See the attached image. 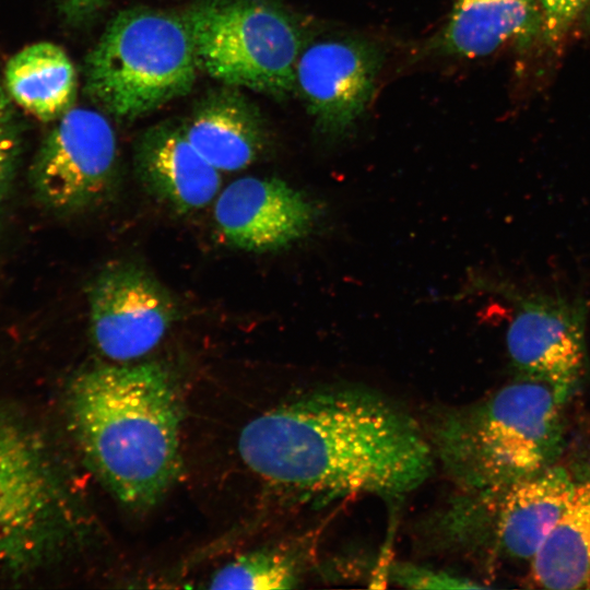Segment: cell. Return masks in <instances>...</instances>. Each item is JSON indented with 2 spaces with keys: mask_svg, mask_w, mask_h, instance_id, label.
<instances>
[{
  "mask_svg": "<svg viewBox=\"0 0 590 590\" xmlns=\"http://www.w3.org/2000/svg\"><path fill=\"white\" fill-rule=\"evenodd\" d=\"M238 451L269 484L319 502L406 494L430 476L435 459L411 415L351 388L311 391L257 416Z\"/></svg>",
  "mask_w": 590,
  "mask_h": 590,
  "instance_id": "obj_1",
  "label": "cell"
},
{
  "mask_svg": "<svg viewBox=\"0 0 590 590\" xmlns=\"http://www.w3.org/2000/svg\"><path fill=\"white\" fill-rule=\"evenodd\" d=\"M70 423L91 469L132 509L157 504L181 471L180 398L158 364L103 365L80 373Z\"/></svg>",
  "mask_w": 590,
  "mask_h": 590,
  "instance_id": "obj_2",
  "label": "cell"
},
{
  "mask_svg": "<svg viewBox=\"0 0 590 590\" xmlns=\"http://www.w3.org/2000/svg\"><path fill=\"white\" fill-rule=\"evenodd\" d=\"M565 401L547 382L520 375L474 406L441 415L434 424L435 458L467 492L498 493L553 465Z\"/></svg>",
  "mask_w": 590,
  "mask_h": 590,
  "instance_id": "obj_3",
  "label": "cell"
},
{
  "mask_svg": "<svg viewBox=\"0 0 590 590\" xmlns=\"http://www.w3.org/2000/svg\"><path fill=\"white\" fill-rule=\"evenodd\" d=\"M200 69L181 14L131 8L115 15L84 62L86 95L133 120L189 93Z\"/></svg>",
  "mask_w": 590,
  "mask_h": 590,
  "instance_id": "obj_4",
  "label": "cell"
},
{
  "mask_svg": "<svg viewBox=\"0 0 590 590\" xmlns=\"http://www.w3.org/2000/svg\"><path fill=\"white\" fill-rule=\"evenodd\" d=\"M181 15L209 75L278 97L292 92L302 38L281 8L267 0H202Z\"/></svg>",
  "mask_w": 590,
  "mask_h": 590,
  "instance_id": "obj_5",
  "label": "cell"
},
{
  "mask_svg": "<svg viewBox=\"0 0 590 590\" xmlns=\"http://www.w3.org/2000/svg\"><path fill=\"white\" fill-rule=\"evenodd\" d=\"M73 510L39 438L0 408V569L21 574L64 546Z\"/></svg>",
  "mask_w": 590,
  "mask_h": 590,
  "instance_id": "obj_6",
  "label": "cell"
},
{
  "mask_svg": "<svg viewBox=\"0 0 590 590\" xmlns=\"http://www.w3.org/2000/svg\"><path fill=\"white\" fill-rule=\"evenodd\" d=\"M34 161L31 182L39 202L57 213L101 204L117 173V141L101 113L72 107L58 119Z\"/></svg>",
  "mask_w": 590,
  "mask_h": 590,
  "instance_id": "obj_7",
  "label": "cell"
},
{
  "mask_svg": "<svg viewBox=\"0 0 590 590\" xmlns=\"http://www.w3.org/2000/svg\"><path fill=\"white\" fill-rule=\"evenodd\" d=\"M87 296L93 343L115 362L133 361L152 351L177 317L168 291L132 262L106 266Z\"/></svg>",
  "mask_w": 590,
  "mask_h": 590,
  "instance_id": "obj_8",
  "label": "cell"
},
{
  "mask_svg": "<svg viewBox=\"0 0 590 590\" xmlns=\"http://www.w3.org/2000/svg\"><path fill=\"white\" fill-rule=\"evenodd\" d=\"M381 64L380 51L366 40L329 38L302 49L295 86L322 135L345 134L367 108Z\"/></svg>",
  "mask_w": 590,
  "mask_h": 590,
  "instance_id": "obj_9",
  "label": "cell"
},
{
  "mask_svg": "<svg viewBox=\"0 0 590 590\" xmlns=\"http://www.w3.org/2000/svg\"><path fill=\"white\" fill-rule=\"evenodd\" d=\"M586 307L551 295L518 299L506 345L520 375L551 385L567 399L579 381L586 357Z\"/></svg>",
  "mask_w": 590,
  "mask_h": 590,
  "instance_id": "obj_10",
  "label": "cell"
},
{
  "mask_svg": "<svg viewBox=\"0 0 590 590\" xmlns=\"http://www.w3.org/2000/svg\"><path fill=\"white\" fill-rule=\"evenodd\" d=\"M317 214L315 204L285 181L255 176L231 182L214 208L224 239L250 252L275 251L304 238Z\"/></svg>",
  "mask_w": 590,
  "mask_h": 590,
  "instance_id": "obj_11",
  "label": "cell"
},
{
  "mask_svg": "<svg viewBox=\"0 0 590 590\" xmlns=\"http://www.w3.org/2000/svg\"><path fill=\"white\" fill-rule=\"evenodd\" d=\"M134 166L145 190L178 213L202 209L221 187L219 170L193 148L181 127L170 123L155 126L141 137Z\"/></svg>",
  "mask_w": 590,
  "mask_h": 590,
  "instance_id": "obj_12",
  "label": "cell"
},
{
  "mask_svg": "<svg viewBox=\"0 0 590 590\" xmlns=\"http://www.w3.org/2000/svg\"><path fill=\"white\" fill-rule=\"evenodd\" d=\"M575 488L560 467L527 476L494 493L497 497L495 539L511 557L532 559L562 517Z\"/></svg>",
  "mask_w": 590,
  "mask_h": 590,
  "instance_id": "obj_13",
  "label": "cell"
},
{
  "mask_svg": "<svg viewBox=\"0 0 590 590\" xmlns=\"http://www.w3.org/2000/svg\"><path fill=\"white\" fill-rule=\"evenodd\" d=\"M181 128L193 148L217 170L246 168L266 144L258 111L232 88L209 95Z\"/></svg>",
  "mask_w": 590,
  "mask_h": 590,
  "instance_id": "obj_14",
  "label": "cell"
},
{
  "mask_svg": "<svg viewBox=\"0 0 590 590\" xmlns=\"http://www.w3.org/2000/svg\"><path fill=\"white\" fill-rule=\"evenodd\" d=\"M543 26L539 0H458L440 48L463 57L492 54L511 39H526Z\"/></svg>",
  "mask_w": 590,
  "mask_h": 590,
  "instance_id": "obj_15",
  "label": "cell"
},
{
  "mask_svg": "<svg viewBox=\"0 0 590 590\" xmlns=\"http://www.w3.org/2000/svg\"><path fill=\"white\" fill-rule=\"evenodd\" d=\"M4 76L14 102L42 121L59 119L73 107L75 69L66 51L52 43L32 44L16 52Z\"/></svg>",
  "mask_w": 590,
  "mask_h": 590,
  "instance_id": "obj_16",
  "label": "cell"
},
{
  "mask_svg": "<svg viewBox=\"0 0 590 590\" xmlns=\"http://www.w3.org/2000/svg\"><path fill=\"white\" fill-rule=\"evenodd\" d=\"M533 581L548 589H590V481L575 484L553 531L531 559Z\"/></svg>",
  "mask_w": 590,
  "mask_h": 590,
  "instance_id": "obj_17",
  "label": "cell"
},
{
  "mask_svg": "<svg viewBox=\"0 0 590 590\" xmlns=\"http://www.w3.org/2000/svg\"><path fill=\"white\" fill-rule=\"evenodd\" d=\"M300 582V567L293 554L261 548L240 555L210 579V589H292Z\"/></svg>",
  "mask_w": 590,
  "mask_h": 590,
  "instance_id": "obj_18",
  "label": "cell"
},
{
  "mask_svg": "<svg viewBox=\"0 0 590 590\" xmlns=\"http://www.w3.org/2000/svg\"><path fill=\"white\" fill-rule=\"evenodd\" d=\"M20 154L16 121L0 87V214L9 194Z\"/></svg>",
  "mask_w": 590,
  "mask_h": 590,
  "instance_id": "obj_19",
  "label": "cell"
},
{
  "mask_svg": "<svg viewBox=\"0 0 590 590\" xmlns=\"http://www.w3.org/2000/svg\"><path fill=\"white\" fill-rule=\"evenodd\" d=\"M390 578L397 585L412 589H467L482 586L452 573L414 564H396Z\"/></svg>",
  "mask_w": 590,
  "mask_h": 590,
  "instance_id": "obj_20",
  "label": "cell"
},
{
  "mask_svg": "<svg viewBox=\"0 0 590 590\" xmlns=\"http://www.w3.org/2000/svg\"><path fill=\"white\" fill-rule=\"evenodd\" d=\"M543 27L548 39H559L585 9L589 0H539Z\"/></svg>",
  "mask_w": 590,
  "mask_h": 590,
  "instance_id": "obj_21",
  "label": "cell"
},
{
  "mask_svg": "<svg viewBox=\"0 0 590 590\" xmlns=\"http://www.w3.org/2000/svg\"><path fill=\"white\" fill-rule=\"evenodd\" d=\"M61 13L73 23H82L94 17L106 0H56Z\"/></svg>",
  "mask_w": 590,
  "mask_h": 590,
  "instance_id": "obj_22",
  "label": "cell"
}]
</instances>
